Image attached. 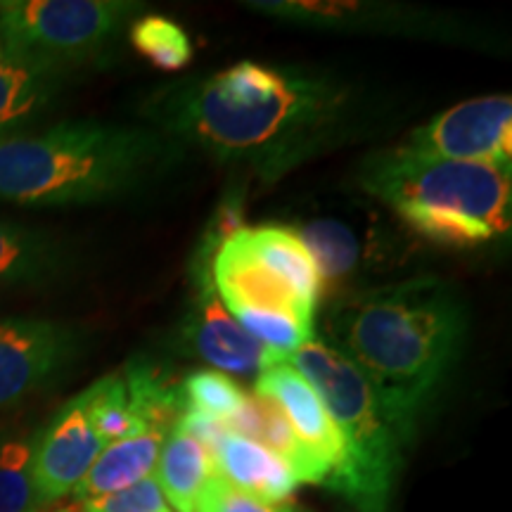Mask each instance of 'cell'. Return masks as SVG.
Here are the masks:
<instances>
[{
  "label": "cell",
  "instance_id": "obj_11",
  "mask_svg": "<svg viewBox=\"0 0 512 512\" xmlns=\"http://www.w3.org/2000/svg\"><path fill=\"white\" fill-rule=\"evenodd\" d=\"M105 446L88 415L86 399L76 394L31 439V475L41 505L72 496Z\"/></svg>",
  "mask_w": 512,
  "mask_h": 512
},
{
  "label": "cell",
  "instance_id": "obj_6",
  "mask_svg": "<svg viewBox=\"0 0 512 512\" xmlns=\"http://www.w3.org/2000/svg\"><path fill=\"white\" fill-rule=\"evenodd\" d=\"M140 10L133 0H8L0 48L5 60L67 72L105 53Z\"/></svg>",
  "mask_w": 512,
  "mask_h": 512
},
{
  "label": "cell",
  "instance_id": "obj_13",
  "mask_svg": "<svg viewBox=\"0 0 512 512\" xmlns=\"http://www.w3.org/2000/svg\"><path fill=\"white\" fill-rule=\"evenodd\" d=\"M228 432L245 437L254 444L268 448L278 458H283L299 484H325L330 479V470L320 465L316 458L306 451L302 441L294 434L290 420L280 411L275 401L264 394H245V401L238 413L226 422Z\"/></svg>",
  "mask_w": 512,
  "mask_h": 512
},
{
  "label": "cell",
  "instance_id": "obj_22",
  "mask_svg": "<svg viewBox=\"0 0 512 512\" xmlns=\"http://www.w3.org/2000/svg\"><path fill=\"white\" fill-rule=\"evenodd\" d=\"M131 46L145 57L147 62L155 64L164 72H178L188 67L195 48H192L190 36L185 34L181 24L162 15H143L133 19L128 29Z\"/></svg>",
  "mask_w": 512,
  "mask_h": 512
},
{
  "label": "cell",
  "instance_id": "obj_12",
  "mask_svg": "<svg viewBox=\"0 0 512 512\" xmlns=\"http://www.w3.org/2000/svg\"><path fill=\"white\" fill-rule=\"evenodd\" d=\"M256 394H264L280 406L290 420L294 434L302 441L306 451L330 470V477L342 463L344 448L335 422L330 420L316 389L297 373L285 358L266 356L254 384Z\"/></svg>",
  "mask_w": 512,
  "mask_h": 512
},
{
  "label": "cell",
  "instance_id": "obj_7",
  "mask_svg": "<svg viewBox=\"0 0 512 512\" xmlns=\"http://www.w3.org/2000/svg\"><path fill=\"white\" fill-rule=\"evenodd\" d=\"M223 242L226 240L216 230L209 226L204 228L200 245L192 254V297L183 320L181 337L190 354L200 356L202 361H207L221 373L252 375L254 370H261L264 366L268 351L230 316L226 304L221 302L219 292H216L211 264H214V256Z\"/></svg>",
  "mask_w": 512,
  "mask_h": 512
},
{
  "label": "cell",
  "instance_id": "obj_5",
  "mask_svg": "<svg viewBox=\"0 0 512 512\" xmlns=\"http://www.w3.org/2000/svg\"><path fill=\"white\" fill-rule=\"evenodd\" d=\"M285 361L316 389L342 437V463L325 486L358 512H389L406 441L384 415L373 387L325 339L313 337Z\"/></svg>",
  "mask_w": 512,
  "mask_h": 512
},
{
  "label": "cell",
  "instance_id": "obj_17",
  "mask_svg": "<svg viewBox=\"0 0 512 512\" xmlns=\"http://www.w3.org/2000/svg\"><path fill=\"white\" fill-rule=\"evenodd\" d=\"M64 72L0 57V140L24 133L53 102Z\"/></svg>",
  "mask_w": 512,
  "mask_h": 512
},
{
  "label": "cell",
  "instance_id": "obj_27",
  "mask_svg": "<svg viewBox=\"0 0 512 512\" xmlns=\"http://www.w3.org/2000/svg\"><path fill=\"white\" fill-rule=\"evenodd\" d=\"M60 512H74V510H60Z\"/></svg>",
  "mask_w": 512,
  "mask_h": 512
},
{
  "label": "cell",
  "instance_id": "obj_23",
  "mask_svg": "<svg viewBox=\"0 0 512 512\" xmlns=\"http://www.w3.org/2000/svg\"><path fill=\"white\" fill-rule=\"evenodd\" d=\"M34 475H31V441L10 439L0 444V512H38Z\"/></svg>",
  "mask_w": 512,
  "mask_h": 512
},
{
  "label": "cell",
  "instance_id": "obj_1",
  "mask_svg": "<svg viewBox=\"0 0 512 512\" xmlns=\"http://www.w3.org/2000/svg\"><path fill=\"white\" fill-rule=\"evenodd\" d=\"M368 112L358 86L330 69L261 62L166 83L140 107L185 150L268 183L349 143Z\"/></svg>",
  "mask_w": 512,
  "mask_h": 512
},
{
  "label": "cell",
  "instance_id": "obj_28",
  "mask_svg": "<svg viewBox=\"0 0 512 512\" xmlns=\"http://www.w3.org/2000/svg\"><path fill=\"white\" fill-rule=\"evenodd\" d=\"M0 57H3V48H0Z\"/></svg>",
  "mask_w": 512,
  "mask_h": 512
},
{
  "label": "cell",
  "instance_id": "obj_9",
  "mask_svg": "<svg viewBox=\"0 0 512 512\" xmlns=\"http://www.w3.org/2000/svg\"><path fill=\"white\" fill-rule=\"evenodd\" d=\"M401 147L448 162L494 164L512 169V98L482 95L439 112L415 128Z\"/></svg>",
  "mask_w": 512,
  "mask_h": 512
},
{
  "label": "cell",
  "instance_id": "obj_16",
  "mask_svg": "<svg viewBox=\"0 0 512 512\" xmlns=\"http://www.w3.org/2000/svg\"><path fill=\"white\" fill-rule=\"evenodd\" d=\"M242 242L266 271L292 287L306 304L318 306L320 278L309 249L290 226H256L238 230Z\"/></svg>",
  "mask_w": 512,
  "mask_h": 512
},
{
  "label": "cell",
  "instance_id": "obj_4",
  "mask_svg": "<svg viewBox=\"0 0 512 512\" xmlns=\"http://www.w3.org/2000/svg\"><path fill=\"white\" fill-rule=\"evenodd\" d=\"M356 181L432 245L479 249L510 235L512 181L503 166L448 162L396 145L363 159Z\"/></svg>",
  "mask_w": 512,
  "mask_h": 512
},
{
  "label": "cell",
  "instance_id": "obj_10",
  "mask_svg": "<svg viewBox=\"0 0 512 512\" xmlns=\"http://www.w3.org/2000/svg\"><path fill=\"white\" fill-rule=\"evenodd\" d=\"M81 330L48 318L0 320V408L46 387L81 356Z\"/></svg>",
  "mask_w": 512,
  "mask_h": 512
},
{
  "label": "cell",
  "instance_id": "obj_20",
  "mask_svg": "<svg viewBox=\"0 0 512 512\" xmlns=\"http://www.w3.org/2000/svg\"><path fill=\"white\" fill-rule=\"evenodd\" d=\"M292 230L309 249L313 264H316L320 294L349 283L351 275L358 273V268L368 259L363 238L349 221L320 216V219H309Z\"/></svg>",
  "mask_w": 512,
  "mask_h": 512
},
{
  "label": "cell",
  "instance_id": "obj_3",
  "mask_svg": "<svg viewBox=\"0 0 512 512\" xmlns=\"http://www.w3.org/2000/svg\"><path fill=\"white\" fill-rule=\"evenodd\" d=\"M185 152L150 124L62 121L0 140V200L19 207L124 200L174 174Z\"/></svg>",
  "mask_w": 512,
  "mask_h": 512
},
{
  "label": "cell",
  "instance_id": "obj_19",
  "mask_svg": "<svg viewBox=\"0 0 512 512\" xmlns=\"http://www.w3.org/2000/svg\"><path fill=\"white\" fill-rule=\"evenodd\" d=\"M211 475H214L211 453L176 422L166 432L155 467L164 498L176 512H195L197 496Z\"/></svg>",
  "mask_w": 512,
  "mask_h": 512
},
{
  "label": "cell",
  "instance_id": "obj_15",
  "mask_svg": "<svg viewBox=\"0 0 512 512\" xmlns=\"http://www.w3.org/2000/svg\"><path fill=\"white\" fill-rule=\"evenodd\" d=\"M164 437V430H150L140 437L107 444L95 458L91 470L86 472V477L72 491L74 501L83 503L91 501V498L114 494V491H121L140 482V479L155 475Z\"/></svg>",
  "mask_w": 512,
  "mask_h": 512
},
{
  "label": "cell",
  "instance_id": "obj_2",
  "mask_svg": "<svg viewBox=\"0 0 512 512\" xmlns=\"http://www.w3.org/2000/svg\"><path fill=\"white\" fill-rule=\"evenodd\" d=\"M463 294L437 275L339 294L325 313V342L366 377L406 441L465 349Z\"/></svg>",
  "mask_w": 512,
  "mask_h": 512
},
{
  "label": "cell",
  "instance_id": "obj_25",
  "mask_svg": "<svg viewBox=\"0 0 512 512\" xmlns=\"http://www.w3.org/2000/svg\"><path fill=\"white\" fill-rule=\"evenodd\" d=\"M74 512H176L162 494L157 477L150 475L140 482L114 491V494L91 498V501L74 503Z\"/></svg>",
  "mask_w": 512,
  "mask_h": 512
},
{
  "label": "cell",
  "instance_id": "obj_14",
  "mask_svg": "<svg viewBox=\"0 0 512 512\" xmlns=\"http://www.w3.org/2000/svg\"><path fill=\"white\" fill-rule=\"evenodd\" d=\"M211 460L216 475L266 503L285 505L299 486V479L283 458L233 432H226Z\"/></svg>",
  "mask_w": 512,
  "mask_h": 512
},
{
  "label": "cell",
  "instance_id": "obj_21",
  "mask_svg": "<svg viewBox=\"0 0 512 512\" xmlns=\"http://www.w3.org/2000/svg\"><path fill=\"white\" fill-rule=\"evenodd\" d=\"M81 394L83 399H86L93 427L98 430L100 437L105 439V444L133 439L150 432L145 420L133 411L121 370L100 377L98 382H93L91 387Z\"/></svg>",
  "mask_w": 512,
  "mask_h": 512
},
{
  "label": "cell",
  "instance_id": "obj_18",
  "mask_svg": "<svg viewBox=\"0 0 512 512\" xmlns=\"http://www.w3.org/2000/svg\"><path fill=\"white\" fill-rule=\"evenodd\" d=\"M67 252L43 230L0 221V287L38 285L60 275Z\"/></svg>",
  "mask_w": 512,
  "mask_h": 512
},
{
  "label": "cell",
  "instance_id": "obj_26",
  "mask_svg": "<svg viewBox=\"0 0 512 512\" xmlns=\"http://www.w3.org/2000/svg\"><path fill=\"white\" fill-rule=\"evenodd\" d=\"M195 512H297L290 505H273L226 482L221 475H211L204 482L195 501Z\"/></svg>",
  "mask_w": 512,
  "mask_h": 512
},
{
  "label": "cell",
  "instance_id": "obj_24",
  "mask_svg": "<svg viewBox=\"0 0 512 512\" xmlns=\"http://www.w3.org/2000/svg\"><path fill=\"white\" fill-rule=\"evenodd\" d=\"M185 411H197L228 422L245 401V392L221 370H192L181 380Z\"/></svg>",
  "mask_w": 512,
  "mask_h": 512
},
{
  "label": "cell",
  "instance_id": "obj_8",
  "mask_svg": "<svg viewBox=\"0 0 512 512\" xmlns=\"http://www.w3.org/2000/svg\"><path fill=\"white\" fill-rule=\"evenodd\" d=\"M256 15L299 24L318 31L344 34H384L430 41H456L467 31L456 19L425 8L394 3H323V0H252L245 3Z\"/></svg>",
  "mask_w": 512,
  "mask_h": 512
}]
</instances>
